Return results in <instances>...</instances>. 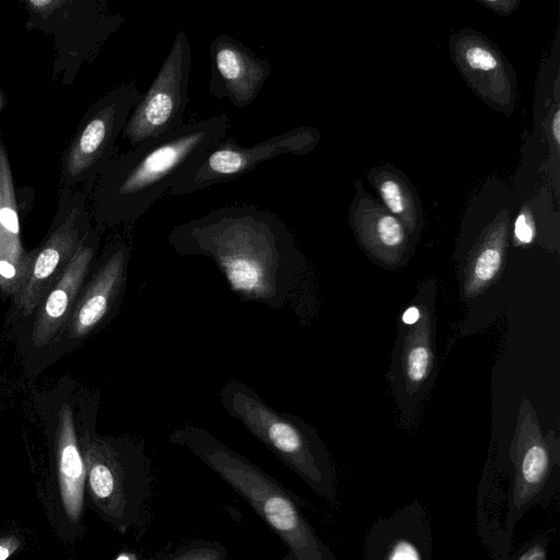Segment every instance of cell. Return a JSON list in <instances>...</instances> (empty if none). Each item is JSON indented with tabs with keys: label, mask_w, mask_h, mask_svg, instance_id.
<instances>
[{
	"label": "cell",
	"mask_w": 560,
	"mask_h": 560,
	"mask_svg": "<svg viewBox=\"0 0 560 560\" xmlns=\"http://www.w3.org/2000/svg\"><path fill=\"white\" fill-rule=\"evenodd\" d=\"M319 140L320 132L313 127H298L248 147L223 138L183 172L170 192L183 196L233 180L279 155H304Z\"/></svg>",
	"instance_id": "52a82bcc"
},
{
	"label": "cell",
	"mask_w": 560,
	"mask_h": 560,
	"mask_svg": "<svg viewBox=\"0 0 560 560\" xmlns=\"http://www.w3.org/2000/svg\"><path fill=\"white\" fill-rule=\"evenodd\" d=\"M86 203L84 190L62 187L48 233L36 248L27 252L24 281L12 298L19 316L27 318L34 314L93 228Z\"/></svg>",
	"instance_id": "5b68a950"
},
{
	"label": "cell",
	"mask_w": 560,
	"mask_h": 560,
	"mask_svg": "<svg viewBox=\"0 0 560 560\" xmlns=\"http://www.w3.org/2000/svg\"><path fill=\"white\" fill-rule=\"evenodd\" d=\"M432 362L430 345V320L428 313L423 314L421 323L409 330L405 347V374L411 387L419 386L428 376Z\"/></svg>",
	"instance_id": "d6986e66"
},
{
	"label": "cell",
	"mask_w": 560,
	"mask_h": 560,
	"mask_svg": "<svg viewBox=\"0 0 560 560\" xmlns=\"http://www.w3.org/2000/svg\"><path fill=\"white\" fill-rule=\"evenodd\" d=\"M10 555V551L5 548L0 546V560H5Z\"/></svg>",
	"instance_id": "f1b7e54d"
},
{
	"label": "cell",
	"mask_w": 560,
	"mask_h": 560,
	"mask_svg": "<svg viewBox=\"0 0 560 560\" xmlns=\"http://www.w3.org/2000/svg\"><path fill=\"white\" fill-rule=\"evenodd\" d=\"M518 560H545V551L539 545H535L524 552Z\"/></svg>",
	"instance_id": "484cf974"
},
{
	"label": "cell",
	"mask_w": 560,
	"mask_h": 560,
	"mask_svg": "<svg viewBox=\"0 0 560 560\" xmlns=\"http://www.w3.org/2000/svg\"><path fill=\"white\" fill-rule=\"evenodd\" d=\"M230 126L229 116L218 114L183 124L115 155L90 190L94 228L103 233L137 221L187 167L224 138Z\"/></svg>",
	"instance_id": "7a4b0ae2"
},
{
	"label": "cell",
	"mask_w": 560,
	"mask_h": 560,
	"mask_svg": "<svg viewBox=\"0 0 560 560\" xmlns=\"http://www.w3.org/2000/svg\"><path fill=\"white\" fill-rule=\"evenodd\" d=\"M454 63L469 88L489 106L509 116L515 108L517 83L498 47L482 34L460 30L450 37Z\"/></svg>",
	"instance_id": "30bf717a"
},
{
	"label": "cell",
	"mask_w": 560,
	"mask_h": 560,
	"mask_svg": "<svg viewBox=\"0 0 560 560\" xmlns=\"http://www.w3.org/2000/svg\"><path fill=\"white\" fill-rule=\"evenodd\" d=\"M190 67L189 38L179 30L155 78L141 94L124 127L122 138L131 148L184 124Z\"/></svg>",
	"instance_id": "ba28073f"
},
{
	"label": "cell",
	"mask_w": 560,
	"mask_h": 560,
	"mask_svg": "<svg viewBox=\"0 0 560 560\" xmlns=\"http://www.w3.org/2000/svg\"><path fill=\"white\" fill-rule=\"evenodd\" d=\"M130 256L131 248L122 240L106 246L94 261L71 316L54 345L62 338L81 342L113 318L126 290Z\"/></svg>",
	"instance_id": "9c48e42d"
},
{
	"label": "cell",
	"mask_w": 560,
	"mask_h": 560,
	"mask_svg": "<svg viewBox=\"0 0 560 560\" xmlns=\"http://www.w3.org/2000/svg\"><path fill=\"white\" fill-rule=\"evenodd\" d=\"M498 14L510 15L518 5V1H479Z\"/></svg>",
	"instance_id": "cb8c5ba5"
},
{
	"label": "cell",
	"mask_w": 560,
	"mask_h": 560,
	"mask_svg": "<svg viewBox=\"0 0 560 560\" xmlns=\"http://www.w3.org/2000/svg\"><path fill=\"white\" fill-rule=\"evenodd\" d=\"M388 560H420L417 549L408 541H399L393 548Z\"/></svg>",
	"instance_id": "603a6c76"
},
{
	"label": "cell",
	"mask_w": 560,
	"mask_h": 560,
	"mask_svg": "<svg viewBox=\"0 0 560 560\" xmlns=\"http://www.w3.org/2000/svg\"><path fill=\"white\" fill-rule=\"evenodd\" d=\"M102 233L94 226L58 281L32 316L31 339L35 348L52 346L65 329L79 293L92 269Z\"/></svg>",
	"instance_id": "7c38bea8"
},
{
	"label": "cell",
	"mask_w": 560,
	"mask_h": 560,
	"mask_svg": "<svg viewBox=\"0 0 560 560\" xmlns=\"http://www.w3.org/2000/svg\"><path fill=\"white\" fill-rule=\"evenodd\" d=\"M550 132H551V138H552L556 147L559 148V144H560V109L558 107L556 108V110L551 117Z\"/></svg>",
	"instance_id": "d4e9b609"
},
{
	"label": "cell",
	"mask_w": 560,
	"mask_h": 560,
	"mask_svg": "<svg viewBox=\"0 0 560 560\" xmlns=\"http://www.w3.org/2000/svg\"><path fill=\"white\" fill-rule=\"evenodd\" d=\"M167 242L178 255L210 258L234 294L272 310L285 304L304 266L285 223L253 205L219 208L179 223Z\"/></svg>",
	"instance_id": "6da1fadb"
},
{
	"label": "cell",
	"mask_w": 560,
	"mask_h": 560,
	"mask_svg": "<svg viewBox=\"0 0 560 560\" xmlns=\"http://www.w3.org/2000/svg\"><path fill=\"white\" fill-rule=\"evenodd\" d=\"M221 552L214 548H195L183 555L176 557L173 560H220Z\"/></svg>",
	"instance_id": "7402d4cb"
},
{
	"label": "cell",
	"mask_w": 560,
	"mask_h": 560,
	"mask_svg": "<svg viewBox=\"0 0 560 560\" xmlns=\"http://www.w3.org/2000/svg\"><path fill=\"white\" fill-rule=\"evenodd\" d=\"M140 96L133 83H124L89 107L62 156V187L82 184L89 196L96 177L116 155V141Z\"/></svg>",
	"instance_id": "8992f818"
},
{
	"label": "cell",
	"mask_w": 560,
	"mask_h": 560,
	"mask_svg": "<svg viewBox=\"0 0 560 560\" xmlns=\"http://www.w3.org/2000/svg\"><path fill=\"white\" fill-rule=\"evenodd\" d=\"M59 469L69 513L77 515L82 503L84 465L78 447L72 407L63 404L57 416Z\"/></svg>",
	"instance_id": "ac0fdd59"
},
{
	"label": "cell",
	"mask_w": 560,
	"mask_h": 560,
	"mask_svg": "<svg viewBox=\"0 0 560 560\" xmlns=\"http://www.w3.org/2000/svg\"><path fill=\"white\" fill-rule=\"evenodd\" d=\"M244 497L290 548L294 560H326L325 551L298 506L259 468L208 431L184 425L170 435Z\"/></svg>",
	"instance_id": "3957f363"
},
{
	"label": "cell",
	"mask_w": 560,
	"mask_h": 560,
	"mask_svg": "<svg viewBox=\"0 0 560 560\" xmlns=\"http://www.w3.org/2000/svg\"><path fill=\"white\" fill-rule=\"evenodd\" d=\"M27 252L21 243L18 199L5 147L0 137V288L13 298L23 284Z\"/></svg>",
	"instance_id": "5bb4252c"
},
{
	"label": "cell",
	"mask_w": 560,
	"mask_h": 560,
	"mask_svg": "<svg viewBox=\"0 0 560 560\" xmlns=\"http://www.w3.org/2000/svg\"><path fill=\"white\" fill-rule=\"evenodd\" d=\"M349 208V222L360 245L387 266L399 264L408 249L409 233L381 202L368 194L360 180Z\"/></svg>",
	"instance_id": "4fadbf2b"
},
{
	"label": "cell",
	"mask_w": 560,
	"mask_h": 560,
	"mask_svg": "<svg viewBox=\"0 0 560 560\" xmlns=\"http://www.w3.org/2000/svg\"><path fill=\"white\" fill-rule=\"evenodd\" d=\"M514 236L520 244H529L535 236V224L532 213L524 207L514 223Z\"/></svg>",
	"instance_id": "44dd1931"
},
{
	"label": "cell",
	"mask_w": 560,
	"mask_h": 560,
	"mask_svg": "<svg viewBox=\"0 0 560 560\" xmlns=\"http://www.w3.org/2000/svg\"><path fill=\"white\" fill-rule=\"evenodd\" d=\"M219 400L231 418L305 480L314 486L323 482L317 439L300 418L271 407L238 380H231L220 388Z\"/></svg>",
	"instance_id": "277c9868"
},
{
	"label": "cell",
	"mask_w": 560,
	"mask_h": 560,
	"mask_svg": "<svg viewBox=\"0 0 560 560\" xmlns=\"http://www.w3.org/2000/svg\"><path fill=\"white\" fill-rule=\"evenodd\" d=\"M4 107H5V97H4L3 92L0 89V113L4 109Z\"/></svg>",
	"instance_id": "f546056e"
},
{
	"label": "cell",
	"mask_w": 560,
	"mask_h": 560,
	"mask_svg": "<svg viewBox=\"0 0 560 560\" xmlns=\"http://www.w3.org/2000/svg\"><path fill=\"white\" fill-rule=\"evenodd\" d=\"M369 183L378 194L382 205L413 235L421 228L422 210L418 195L407 177L390 165L373 167Z\"/></svg>",
	"instance_id": "e0dca14e"
},
{
	"label": "cell",
	"mask_w": 560,
	"mask_h": 560,
	"mask_svg": "<svg viewBox=\"0 0 560 560\" xmlns=\"http://www.w3.org/2000/svg\"><path fill=\"white\" fill-rule=\"evenodd\" d=\"M401 318L405 324L413 325L421 318V313L418 307L411 306L405 311Z\"/></svg>",
	"instance_id": "4316f807"
},
{
	"label": "cell",
	"mask_w": 560,
	"mask_h": 560,
	"mask_svg": "<svg viewBox=\"0 0 560 560\" xmlns=\"http://www.w3.org/2000/svg\"><path fill=\"white\" fill-rule=\"evenodd\" d=\"M522 408L513 445L512 459L515 466L514 504L522 508L542 488L550 471L551 460L535 413L527 404Z\"/></svg>",
	"instance_id": "9a60e30c"
},
{
	"label": "cell",
	"mask_w": 560,
	"mask_h": 560,
	"mask_svg": "<svg viewBox=\"0 0 560 560\" xmlns=\"http://www.w3.org/2000/svg\"><path fill=\"white\" fill-rule=\"evenodd\" d=\"M115 482V471L106 459L93 462L90 485L97 498L107 499L114 491Z\"/></svg>",
	"instance_id": "ffe728a7"
},
{
	"label": "cell",
	"mask_w": 560,
	"mask_h": 560,
	"mask_svg": "<svg viewBox=\"0 0 560 560\" xmlns=\"http://www.w3.org/2000/svg\"><path fill=\"white\" fill-rule=\"evenodd\" d=\"M209 50L211 75L208 86L211 96L226 98L240 109L249 106L271 73L269 60L226 34L214 37Z\"/></svg>",
	"instance_id": "8fae6325"
},
{
	"label": "cell",
	"mask_w": 560,
	"mask_h": 560,
	"mask_svg": "<svg viewBox=\"0 0 560 560\" xmlns=\"http://www.w3.org/2000/svg\"><path fill=\"white\" fill-rule=\"evenodd\" d=\"M509 224V211L502 209L480 235L465 269L466 296L482 293L500 272L508 246Z\"/></svg>",
	"instance_id": "2e32d148"
},
{
	"label": "cell",
	"mask_w": 560,
	"mask_h": 560,
	"mask_svg": "<svg viewBox=\"0 0 560 560\" xmlns=\"http://www.w3.org/2000/svg\"><path fill=\"white\" fill-rule=\"evenodd\" d=\"M116 560H138L137 557L133 553L130 552H122L119 555Z\"/></svg>",
	"instance_id": "83f0119b"
}]
</instances>
